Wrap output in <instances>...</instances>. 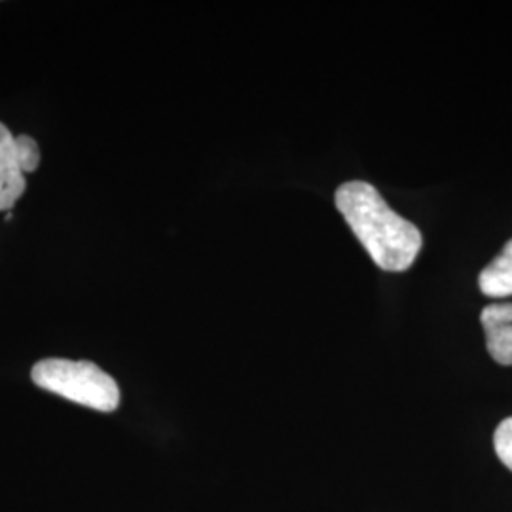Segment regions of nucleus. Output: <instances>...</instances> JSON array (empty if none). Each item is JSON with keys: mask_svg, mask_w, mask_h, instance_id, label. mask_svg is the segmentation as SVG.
<instances>
[{"mask_svg": "<svg viewBox=\"0 0 512 512\" xmlns=\"http://www.w3.org/2000/svg\"><path fill=\"white\" fill-rule=\"evenodd\" d=\"M334 202L378 268L404 272L414 264L423 245L420 228L397 215L372 184L344 183Z\"/></svg>", "mask_w": 512, "mask_h": 512, "instance_id": "nucleus-1", "label": "nucleus"}, {"mask_svg": "<svg viewBox=\"0 0 512 512\" xmlns=\"http://www.w3.org/2000/svg\"><path fill=\"white\" fill-rule=\"evenodd\" d=\"M31 378L40 389L97 412H114L120 406L116 380L90 361L44 359L33 366Z\"/></svg>", "mask_w": 512, "mask_h": 512, "instance_id": "nucleus-2", "label": "nucleus"}, {"mask_svg": "<svg viewBox=\"0 0 512 512\" xmlns=\"http://www.w3.org/2000/svg\"><path fill=\"white\" fill-rule=\"evenodd\" d=\"M27 188L18 160L16 137L0 122V211H10Z\"/></svg>", "mask_w": 512, "mask_h": 512, "instance_id": "nucleus-3", "label": "nucleus"}, {"mask_svg": "<svg viewBox=\"0 0 512 512\" xmlns=\"http://www.w3.org/2000/svg\"><path fill=\"white\" fill-rule=\"evenodd\" d=\"M480 323L486 332V348L499 365L512 366V304H490Z\"/></svg>", "mask_w": 512, "mask_h": 512, "instance_id": "nucleus-4", "label": "nucleus"}, {"mask_svg": "<svg viewBox=\"0 0 512 512\" xmlns=\"http://www.w3.org/2000/svg\"><path fill=\"white\" fill-rule=\"evenodd\" d=\"M480 291L490 298L512 296V239L478 275Z\"/></svg>", "mask_w": 512, "mask_h": 512, "instance_id": "nucleus-5", "label": "nucleus"}, {"mask_svg": "<svg viewBox=\"0 0 512 512\" xmlns=\"http://www.w3.org/2000/svg\"><path fill=\"white\" fill-rule=\"evenodd\" d=\"M16 147H18V160L21 171L35 173L40 165V150H38L37 141L29 135H19L16 137Z\"/></svg>", "mask_w": 512, "mask_h": 512, "instance_id": "nucleus-6", "label": "nucleus"}, {"mask_svg": "<svg viewBox=\"0 0 512 512\" xmlns=\"http://www.w3.org/2000/svg\"><path fill=\"white\" fill-rule=\"evenodd\" d=\"M494 448L497 458L512 471V418L501 421L495 429Z\"/></svg>", "mask_w": 512, "mask_h": 512, "instance_id": "nucleus-7", "label": "nucleus"}]
</instances>
